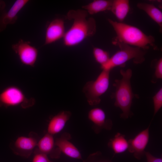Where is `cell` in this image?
Here are the masks:
<instances>
[{"label":"cell","mask_w":162,"mask_h":162,"mask_svg":"<svg viewBox=\"0 0 162 162\" xmlns=\"http://www.w3.org/2000/svg\"><path fill=\"white\" fill-rule=\"evenodd\" d=\"M65 33L63 20L59 18H55L46 27L44 45L51 44L63 38Z\"/></svg>","instance_id":"cell-10"},{"label":"cell","mask_w":162,"mask_h":162,"mask_svg":"<svg viewBox=\"0 0 162 162\" xmlns=\"http://www.w3.org/2000/svg\"><path fill=\"white\" fill-rule=\"evenodd\" d=\"M110 71L103 70L95 80L88 81L84 86L82 91L90 105H96L100 103L101 96L109 87Z\"/></svg>","instance_id":"cell-5"},{"label":"cell","mask_w":162,"mask_h":162,"mask_svg":"<svg viewBox=\"0 0 162 162\" xmlns=\"http://www.w3.org/2000/svg\"><path fill=\"white\" fill-rule=\"evenodd\" d=\"M35 151L49 155L52 158H59L61 151L55 144L53 136L48 133L38 142Z\"/></svg>","instance_id":"cell-12"},{"label":"cell","mask_w":162,"mask_h":162,"mask_svg":"<svg viewBox=\"0 0 162 162\" xmlns=\"http://www.w3.org/2000/svg\"><path fill=\"white\" fill-rule=\"evenodd\" d=\"M38 136L35 133L31 132L28 137H18L13 143L11 149L16 154L28 158L32 154L38 142Z\"/></svg>","instance_id":"cell-8"},{"label":"cell","mask_w":162,"mask_h":162,"mask_svg":"<svg viewBox=\"0 0 162 162\" xmlns=\"http://www.w3.org/2000/svg\"><path fill=\"white\" fill-rule=\"evenodd\" d=\"M130 9L129 0H114L110 10L120 22H122L127 16Z\"/></svg>","instance_id":"cell-16"},{"label":"cell","mask_w":162,"mask_h":162,"mask_svg":"<svg viewBox=\"0 0 162 162\" xmlns=\"http://www.w3.org/2000/svg\"><path fill=\"white\" fill-rule=\"evenodd\" d=\"M154 112L153 117L162 106V88H161L152 98Z\"/></svg>","instance_id":"cell-21"},{"label":"cell","mask_w":162,"mask_h":162,"mask_svg":"<svg viewBox=\"0 0 162 162\" xmlns=\"http://www.w3.org/2000/svg\"><path fill=\"white\" fill-rule=\"evenodd\" d=\"M113 44L118 46L119 50L110 57L107 63L101 67L102 70L110 71L116 67H124L126 62L131 59L136 64H141L145 61L146 53L145 50L122 43Z\"/></svg>","instance_id":"cell-4"},{"label":"cell","mask_w":162,"mask_h":162,"mask_svg":"<svg viewBox=\"0 0 162 162\" xmlns=\"http://www.w3.org/2000/svg\"><path fill=\"white\" fill-rule=\"evenodd\" d=\"M5 6L4 2L0 0V15L5 11Z\"/></svg>","instance_id":"cell-26"},{"label":"cell","mask_w":162,"mask_h":162,"mask_svg":"<svg viewBox=\"0 0 162 162\" xmlns=\"http://www.w3.org/2000/svg\"><path fill=\"white\" fill-rule=\"evenodd\" d=\"M88 117L94 124L96 133H99L103 129L108 130L112 129V122L110 119H106L105 113L101 109L96 108L91 110L88 113Z\"/></svg>","instance_id":"cell-13"},{"label":"cell","mask_w":162,"mask_h":162,"mask_svg":"<svg viewBox=\"0 0 162 162\" xmlns=\"http://www.w3.org/2000/svg\"><path fill=\"white\" fill-rule=\"evenodd\" d=\"M144 155L146 157L147 162H162V158L156 157L148 152H145Z\"/></svg>","instance_id":"cell-25"},{"label":"cell","mask_w":162,"mask_h":162,"mask_svg":"<svg viewBox=\"0 0 162 162\" xmlns=\"http://www.w3.org/2000/svg\"><path fill=\"white\" fill-rule=\"evenodd\" d=\"M71 112L68 111H62L51 119L47 128V133L52 135L60 132L71 116Z\"/></svg>","instance_id":"cell-15"},{"label":"cell","mask_w":162,"mask_h":162,"mask_svg":"<svg viewBox=\"0 0 162 162\" xmlns=\"http://www.w3.org/2000/svg\"><path fill=\"white\" fill-rule=\"evenodd\" d=\"M108 21L116 32V36L113 38L112 44L120 42L136 47L145 50L150 46L154 50L158 49L155 39L151 35L145 34L138 28L123 22H117L108 19Z\"/></svg>","instance_id":"cell-2"},{"label":"cell","mask_w":162,"mask_h":162,"mask_svg":"<svg viewBox=\"0 0 162 162\" xmlns=\"http://www.w3.org/2000/svg\"><path fill=\"white\" fill-rule=\"evenodd\" d=\"M34 153L32 162H53L49 160L46 154L35 151Z\"/></svg>","instance_id":"cell-23"},{"label":"cell","mask_w":162,"mask_h":162,"mask_svg":"<svg viewBox=\"0 0 162 162\" xmlns=\"http://www.w3.org/2000/svg\"><path fill=\"white\" fill-rule=\"evenodd\" d=\"M124 135L118 132L109 142L108 146L114 152V154L122 153L128 150V141Z\"/></svg>","instance_id":"cell-19"},{"label":"cell","mask_w":162,"mask_h":162,"mask_svg":"<svg viewBox=\"0 0 162 162\" xmlns=\"http://www.w3.org/2000/svg\"><path fill=\"white\" fill-rule=\"evenodd\" d=\"M155 69L154 78L158 80L162 79V58H160L156 61L154 66Z\"/></svg>","instance_id":"cell-24"},{"label":"cell","mask_w":162,"mask_h":162,"mask_svg":"<svg viewBox=\"0 0 162 162\" xmlns=\"http://www.w3.org/2000/svg\"><path fill=\"white\" fill-rule=\"evenodd\" d=\"M70 136L68 133L64 134L56 139L55 144L63 152L70 158L82 159L81 154L77 148L69 140Z\"/></svg>","instance_id":"cell-14"},{"label":"cell","mask_w":162,"mask_h":162,"mask_svg":"<svg viewBox=\"0 0 162 162\" xmlns=\"http://www.w3.org/2000/svg\"><path fill=\"white\" fill-rule=\"evenodd\" d=\"M93 54L95 61L100 65L101 67L107 63L110 58L108 52L98 47L93 48Z\"/></svg>","instance_id":"cell-20"},{"label":"cell","mask_w":162,"mask_h":162,"mask_svg":"<svg viewBox=\"0 0 162 162\" xmlns=\"http://www.w3.org/2000/svg\"><path fill=\"white\" fill-rule=\"evenodd\" d=\"M120 73L122 78L115 80L113 86L116 88L115 91L112 93L111 98L115 99L114 106L122 111L120 118L125 120L133 115L130 110L134 97L130 83L132 71L130 68L126 70L121 69Z\"/></svg>","instance_id":"cell-3"},{"label":"cell","mask_w":162,"mask_h":162,"mask_svg":"<svg viewBox=\"0 0 162 162\" xmlns=\"http://www.w3.org/2000/svg\"><path fill=\"white\" fill-rule=\"evenodd\" d=\"M88 14L86 11L81 9L72 10L68 12L67 19L73 22L63 38L64 45L76 46L94 35L96 31V21L94 18L88 17Z\"/></svg>","instance_id":"cell-1"},{"label":"cell","mask_w":162,"mask_h":162,"mask_svg":"<svg viewBox=\"0 0 162 162\" xmlns=\"http://www.w3.org/2000/svg\"><path fill=\"white\" fill-rule=\"evenodd\" d=\"M137 7L145 11L148 16L159 25L160 30L162 31V12L153 4L145 2H140Z\"/></svg>","instance_id":"cell-17"},{"label":"cell","mask_w":162,"mask_h":162,"mask_svg":"<svg viewBox=\"0 0 162 162\" xmlns=\"http://www.w3.org/2000/svg\"><path fill=\"white\" fill-rule=\"evenodd\" d=\"M113 0H95L90 3L83 6L82 8L91 15L110 10Z\"/></svg>","instance_id":"cell-18"},{"label":"cell","mask_w":162,"mask_h":162,"mask_svg":"<svg viewBox=\"0 0 162 162\" xmlns=\"http://www.w3.org/2000/svg\"><path fill=\"white\" fill-rule=\"evenodd\" d=\"M29 2L28 0H17L8 11H4L0 15V32L5 29L8 25L16 22L18 13Z\"/></svg>","instance_id":"cell-11"},{"label":"cell","mask_w":162,"mask_h":162,"mask_svg":"<svg viewBox=\"0 0 162 162\" xmlns=\"http://www.w3.org/2000/svg\"><path fill=\"white\" fill-rule=\"evenodd\" d=\"M35 102L32 98L26 97L23 91L17 86H8L0 93V107L20 106L26 109L33 106Z\"/></svg>","instance_id":"cell-6"},{"label":"cell","mask_w":162,"mask_h":162,"mask_svg":"<svg viewBox=\"0 0 162 162\" xmlns=\"http://www.w3.org/2000/svg\"><path fill=\"white\" fill-rule=\"evenodd\" d=\"M150 125L151 123L147 128L139 132L134 138L128 141V150L138 160H140L144 155L145 149L149 140Z\"/></svg>","instance_id":"cell-9"},{"label":"cell","mask_w":162,"mask_h":162,"mask_svg":"<svg viewBox=\"0 0 162 162\" xmlns=\"http://www.w3.org/2000/svg\"><path fill=\"white\" fill-rule=\"evenodd\" d=\"M84 162H112L111 160L104 157L101 153L98 152L90 155Z\"/></svg>","instance_id":"cell-22"},{"label":"cell","mask_w":162,"mask_h":162,"mask_svg":"<svg viewBox=\"0 0 162 162\" xmlns=\"http://www.w3.org/2000/svg\"><path fill=\"white\" fill-rule=\"evenodd\" d=\"M12 48L23 64L31 67L34 66L38 51L31 44L30 42L20 39L17 43L12 45Z\"/></svg>","instance_id":"cell-7"}]
</instances>
